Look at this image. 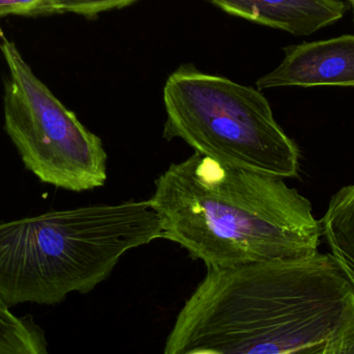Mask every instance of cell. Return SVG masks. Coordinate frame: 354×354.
<instances>
[{"mask_svg":"<svg viewBox=\"0 0 354 354\" xmlns=\"http://www.w3.org/2000/svg\"><path fill=\"white\" fill-rule=\"evenodd\" d=\"M166 354H354V290L319 251L207 268Z\"/></svg>","mask_w":354,"mask_h":354,"instance_id":"1","label":"cell"},{"mask_svg":"<svg viewBox=\"0 0 354 354\" xmlns=\"http://www.w3.org/2000/svg\"><path fill=\"white\" fill-rule=\"evenodd\" d=\"M149 203L163 238L207 268L310 255L322 238L309 200L284 178L196 152L156 179Z\"/></svg>","mask_w":354,"mask_h":354,"instance_id":"2","label":"cell"},{"mask_svg":"<svg viewBox=\"0 0 354 354\" xmlns=\"http://www.w3.org/2000/svg\"><path fill=\"white\" fill-rule=\"evenodd\" d=\"M163 238L147 201L54 210L0 224V303L54 306L87 294L128 251Z\"/></svg>","mask_w":354,"mask_h":354,"instance_id":"3","label":"cell"},{"mask_svg":"<svg viewBox=\"0 0 354 354\" xmlns=\"http://www.w3.org/2000/svg\"><path fill=\"white\" fill-rule=\"evenodd\" d=\"M163 137L179 139L221 163L282 178L299 172L297 143L260 89L181 64L164 87Z\"/></svg>","mask_w":354,"mask_h":354,"instance_id":"4","label":"cell"},{"mask_svg":"<svg viewBox=\"0 0 354 354\" xmlns=\"http://www.w3.org/2000/svg\"><path fill=\"white\" fill-rule=\"evenodd\" d=\"M4 81V130L25 168L41 183L82 193L104 186L107 153L103 141L37 78L18 47L0 28Z\"/></svg>","mask_w":354,"mask_h":354,"instance_id":"5","label":"cell"},{"mask_svg":"<svg viewBox=\"0 0 354 354\" xmlns=\"http://www.w3.org/2000/svg\"><path fill=\"white\" fill-rule=\"evenodd\" d=\"M274 70L260 77L257 89L280 87H354V35L285 48Z\"/></svg>","mask_w":354,"mask_h":354,"instance_id":"6","label":"cell"},{"mask_svg":"<svg viewBox=\"0 0 354 354\" xmlns=\"http://www.w3.org/2000/svg\"><path fill=\"white\" fill-rule=\"evenodd\" d=\"M232 16L281 29L295 35H310L340 20L346 12L342 0H207Z\"/></svg>","mask_w":354,"mask_h":354,"instance_id":"7","label":"cell"},{"mask_svg":"<svg viewBox=\"0 0 354 354\" xmlns=\"http://www.w3.org/2000/svg\"><path fill=\"white\" fill-rule=\"evenodd\" d=\"M319 224L330 255L354 290V183L333 195Z\"/></svg>","mask_w":354,"mask_h":354,"instance_id":"8","label":"cell"},{"mask_svg":"<svg viewBox=\"0 0 354 354\" xmlns=\"http://www.w3.org/2000/svg\"><path fill=\"white\" fill-rule=\"evenodd\" d=\"M45 332L31 315L17 317L0 303V354H47Z\"/></svg>","mask_w":354,"mask_h":354,"instance_id":"9","label":"cell"},{"mask_svg":"<svg viewBox=\"0 0 354 354\" xmlns=\"http://www.w3.org/2000/svg\"><path fill=\"white\" fill-rule=\"evenodd\" d=\"M139 0H41L28 17L75 14L86 19H95L102 12L122 10Z\"/></svg>","mask_w":354,"mask_h":354,"instance_id":"10","label":"cell"},{"mask_svg":"<svg viewBox=\"0 0 354 354\" xmlns=\"http://www.w3.org/2000/svg\"><path fill=\"white\" fill-rule=\"evenodd\" d=\"M41 0H0V18L8 16L28 17Z\"/></svg>","mask_w":354,"mask_h":354,"instance_id":"11","label":"cell"},{"mask_svg":"<svg viewBox=\"0 0 354 354\" xmlns=\"http://www.w3.org/2000/svg\"><path fill=\"white\" fill-rule=\"evenodd\" d=\"M349 1L353 2V1H354V0H349Z\"/></svg>","mask_w":354,"mask_h":354,"instance_id":"12","label":"cell"},{"mask_svg":"<svg viewBox=\"0 0 354 354\" xmlns=\"http://www.w3.org/2000/svg\"><path fill=\"white\" fill-rule=\"evenodd\" d=\"M351 3H353V8H354V1L351 2Z\"/></svg>","mask_w":354,"mask_h":354,"instance_id":"13","label":"cell"}]
</instances>
